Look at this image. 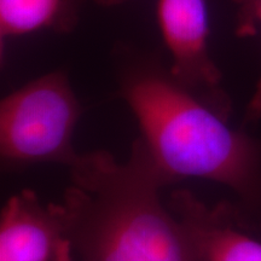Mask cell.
Returning <instances> with one entry per match:
<instances>
[{
    "label": "cell",
    "mask_w": 261,
    "mask_h": 261,
    "mask_svg": "<svg viewBox=\"0 0 261 261\" xmlns=\"http://www.w3.org/2000/svg\"><path fill=\"white\" fill-rule=\"evenodd\" d=\"M117 81L138 138L168 184L195 178L228 189L240 220L261 232V139L231 127L230 117L149 55L122 52Z\"/></svg>",
    "instance_id": "1"
},
{
    "label": "cell",
    "mask_w": 261,
    "mask_h": 261,
    "mask_svg": "<svg viewBox=\"0 0 261 261\" xmlns=\"http://www.w3.org/2000/svg\"><path fill=\"white\" fill-rule=\"evenodd\" d=\"M68 171L61 205L80 261H201L187 228L161 202L169 184L139 138L126 162L94 150Z\"/></svg>",
    "instance_id": "2"
},
{
    "label": "cell",
    "mask_w": 261,
    "mask_h": 261,
    "mask_svg": "<svg viewBox=\"0 0 261 261\" xmlns=\"http://www.w3.org/2000/svg\"><path fill=\"white\" fill-rule=\"evenodd\" d=\"M83 108L68 75L51 71L29 81L0 103V158L5 169L35 163L69 168L79 158L74 132Z\"/></svg>",
    "instance_id": "3"
},
{
    "label": "cell",
    "mask_w": 261,
    "mask_h": 261,
    "mask_svg": "<svg viewBox=\"0 0 261 261\" xmlns=\"http://www.w3.org/2000/svg\"><path fill=\"white\" fill-rule=\"evenodd\" d=\"M158 23L171 55L169 70L224 115L232 112L221 86V73L208 47L210 19L205 0H158Z\"/></svg>",
    "instance_id": "4"
},
{
    "label": "cell",
    "mask_w": 261,
    "mask_h": 261,
    "mask_svg": "<svg viewBox=\"0 0 261 261\" xmlns=\"http://www.w3.org/2000/svg\"><path fill=\"white\" fill-rule=\"evenodd\" d=\"M76 256L61 203L37 192L12 195L0 213V261H74Z\"/></svg>",
    "instance_id": "5"
},
{
    "label": "cell",
    "mask_w": 261,
    "mask_h": 261,
    "mask_svg": "<svg viewBox=\"0 0 261 261\" xmlns=\"http://www.w3.org/2000/svg\"><path fill=\"white\" fill-rule=\"evenodd\" d=\"M168 207L187 228L201 261H261V240L240 220L232 201L208 205L188 189H175Z\"/></svg>",
    "instance_id": "6"
},
{
    "label": "cell",
    "mask_w": 261,
    "mask_h": 261,
    "mask_svg": "<svg viewBox=\"0 0 261 261\" xmlns=\"http://www.w3.org/2000/svg\"><path fill=\"white\" fill-rule=\"evenodd\" d=\"M85 0H0V37L73 32Z\"/></svg>",
    "instance_id": "7"
},
{
    "label": "cell",
    "mask_w": 261,
    "mask_h": 261,
    "mask_svg": "<svg viewBox=\"0 0 261 261\" xmlns=\"http://www.w3.org/2000/svg\"><path fill=\"white\" fill-rule=\"evenodd\" d=\"M236 8V33L240 37L255 34L261 28V0H231ZM261 120V75L247 104L243 125Z\"/></svg>",
    "instance_id": "8"
},
{
    "label": "cell",
    "mask_w": 261,
    "mask_h": 261,
    "mask_svg": "<svg viewBox=\"0 0 261 261\" xmlns=\"http://www.w3.org/2000/svg\"><path fill=\"white\" fill-rule=\"evenodd\" d=\"M94 3L100 6H104V8H112V6H119L121 4H125V3H128L130 0H93Z\"/></svg>",
    "instance_id": "9"
}]
</instances>
